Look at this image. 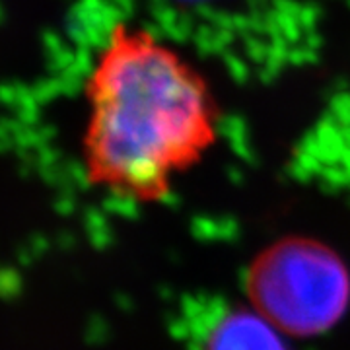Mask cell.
Returning a JSON list of instances; mask_svg holds the SVG:
<instances>
[{
  "instance_id": "3",
  "label": "cell",
  "mask_w": 350,
  "mask_h": 350,
  "mask_svg": "<svg viewBox=\"0 0 350 350\" xmlns=\"http://www.w3.org/2000/svg\"><path fill=\"white\" fill-rule=\"evenodd\" d=\"M269 319L255 308H224L206 321L200 350H288L286 342Z\"/></svg>"
},
{
  "instance_id": "1",
  "label": "cell",
  "mask_w": 350,
  "mask_h": 350,
  "mask_svg": "<svg viewBox=\"0 0 350 350\" xmlns=\"http://www.w3.org/2000/svg\"><path fill=\"white\" fill-rule=\"evenodd\" d=\"M218 133L208 86L152 31L119 24L101 41L84 84L80 154L94 187L158 200Z\"/></svg>"
},
{
  "instance_id": "2",
  "label": "cell",
  "mask_w": 350,
  "mask_h": 350,
  "mask_svg": "<svg viewBox=\"0 0 350 350\" xmlns=\"http://www.w3.org/2000/svg\"><path fill=\"white\" fill-rule=\"evenodd\" d=\"M251 308L294 337H312L340 319L350 298V278L333 251L312 239H284L251 265Z\"/></svg>"
}]
</instances>
